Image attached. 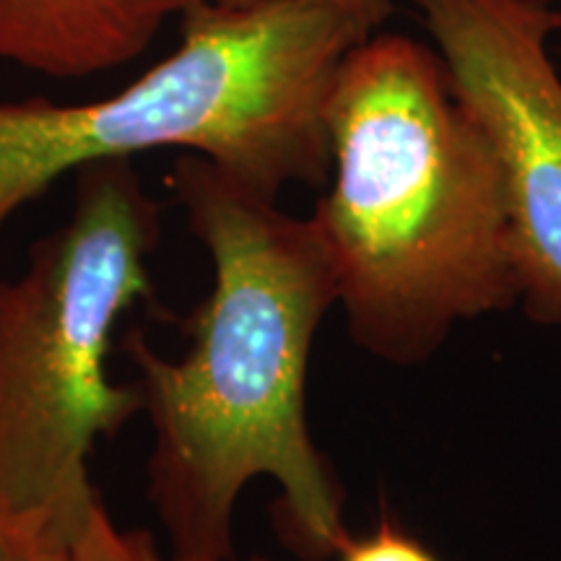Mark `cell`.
<instances>
[{"label": "cell", "instance_id": "cell-1", "mask_svg": "<svg viewBox=\"0 0 561 561\" xmlns=\"http://www.w3.org/2000/svg\"><path fill=\"white\" fill-rule=\"evenodd\" d=\"M167 182L214 263L185 354L125 335L153 432L146 496L172 561L234 559L237 500L261 476L280 486V543L301 561L339 557L351 538L343 486L307 424L314 333L339 305L331 255L310 216L284 214L208 159L185 153Z\"/></svg>", "mask_w": 561, "mask_h": 561}, {"label": "cell", "instance_id": "cell-9", "mask_svg": "<svg viewBox=\"0 0 561 561\" xmlns=\"http://www.w3.org/2000/svg\"><path fill=\"white\" fill-rule=\"evenodd\" d=\"M219 3H252V0H219ZM307 3L331 5V9L346 11L351 16H359L369 26L380 30L385 19L392 13V0H307Z\"/></svg>", "mask_w": 561, "mask_h": 561}, {"label": "cell", "instance_id": "cell-8", "mask_svg": "<svg viewBox=\"0 0 561 561\" xmlns=\"http://www.w3.org/2000/svg\"><path fill=\"white\" fill-rule=\"evenodd\" d=\"M339 561H439L434 553L411 536L401 523L385 515L369 536H351L339 551Z\"/></svg>", "mask_w": 561, "mask_h": 561}, {"label": "cell", "instance_id": "cell-4", "mask_svg": "<svg viewBox=\"0 0 561 561\" xmlns=\"http://www.w3.org/2000/svg\"><path fill=\"white\" fill-rule=\"evenodd\" d=\"M161 206L130 159L76 172L70 219L0 280V525H70L107 507L89 473L96 439L140 411L112 382L115 325L151 299Z\"/></svg>", "mask_w": 561, "mask_h": 561}, {"label": "cell", "instance_id": "cell-5", "mask_svg": "<svg viewBox=\"0 0 561 561\" xmlns=\"http://www.w3.org/2000/svg\"><path fill=\"white\" fill-rule=\"evenodd\" d=\"M500 161L530 320L561 325V73L549 0H409Z\"/></svg>", "mask_w": 561, "mask_h": 561}, {"label": "cell", "instance_id": "cell-2", "mask_svg": "<svg viewBox=\"0 0 561 561\" xmlns=\"http://www.w3.org/2000/svg\"><path fill=\"white\" fill-rule=\"evenodd\" d=\"M325 123L331 187L310 219L356 346L421 364L455 322L520 299L500 161L432 45L351 47Z\"/></svg>", "mask_w": 561, "mask_h": 561}, {"label": "cell", "instance_id": "cell-3", "mask_svg": "<svg viewBox=\"0 0 561 561\" xmlns=\"http://www.w3.org/2000/svg\"><path fill=\"white\" fill-rule=\"evenodd\" d=\"M178 50L96 102H0V231L62 174L178 149L252 191L331 178L325 107L351 47L375 26L307 0H206Z\"/></svg>", "mask_w": 561, "mask_h": 561}, {"label": "cell", "instance_id": "cell-7", "mask_svg": "<svg viewBox=\"0 0 561 561\" xmlns=\"http://www.w3.org/2000/svg\"><path fill=\"white\" fill-rule=\"evenodd\" d=\"M0 561H161L149 530L121 528L104 507L83 523L0 525Z\"/></svg>", "mask_w": 561, "mask_h": 561}, {"label": "cell", "instance_id": "cell-10", "mask_svg": "<svg viewBox=\"0 0 561 561\" xmlns=\"http://www.w3.org/2000/svg\"><path fill=\"white\" fill-rule=\"evenodd\" d=\"M231 561H273V559H268V557H261V553H255V557H250V559H231Z\"/></svg>", "mask_w": 561, "mask_h": 561}, {"label": "cell", "instance_id": "cell-6", "mask_svg": "<svg viewBox=\"0 0 561 561\" xmlns=\"http://www.w3.org/2000/svg\"><path fill=\"white\" fill-rule=\"evenodd\" d=\"M206 0H0V62L87 79L140 58L167 21Z\"/></svg>", "mask_w": 561, "mask_h": 561}]
</instances>
